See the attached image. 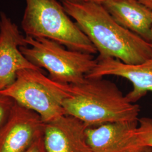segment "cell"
Wrapping results in <instances>:
<instances>
[{
    "label": "cell",
    "instance_id": "cell-16",
    "mask_svg": "<svg viewBox=\"0 0 152 152\" xmlns=\"http://www.w3.org/2000/svg\"><path fill=\"white\" fill-rule=\"evenodd\" d=\"M62 2L64 1H68V2H75V3H80V2H82L87 0H60Z\"/></svg>",
    "mask_w": 152,
    "mask_h": 152
},
{
    "label": "cell",
    "instance_id": "cell-8",
    "mask_svg": "<svg viewBox=\"0 0 152 152\" xmlns=\"http://www.w3.org/2000/svg\"><path fill=\"white\" fill-rule=\"evenodd\" d=\"M88 127L69 115H63L44 124L43 140L47 152H94L87 143Z\"/></svg>",
    "mask_w": 152,
    "mask_h": 152
},
{
    "label": "cell",
    "instance_id": "cell-11",
    "mask_svg": "<svg viewBox=\"0 0 152 152\" xmlns=\"http://www.w3.org/2000/svg\"><path fill=\"white\" fill-rule=\"evenodd\" d=\"M104 8L122 27L149 43L152 11L137 0H106Z\"/></svg>",
    "mask_w": 152,
    "mask_h": 152
},
{
    "label": "cell",
    "instance_id": "cell-18",
    "mask_svg": "<svg viewBox=\"0 0 152 152\" xmlns=\"http://www.w3.org/2000/svg\"><path fill=\"white\" fill-rule=\"evenodd\" d=\"M149 43L151 44V46L152 48V29H151V40H150Z\"/></svg>",
    "mask_w": 152,
    "mask_h": 152
},
{
    "label": "cell",
    "instance_id": "cell-2",
    "mask_svg": "<svg viewBox=\"0 0 152 152\" xmlns=\"http://www.w3.org/2000/svg\"><path fill=\"white\" fill-rule=\"evenodd\" d=\"M63 107L66 115L88 127L113 122L139 121V105L130 102L117 85L103 78H88L71 85Z\"/></svg>",
    "mask_w": 152,
    "mask_h": 152
},
{
    "label": "cell",
    "instance_id": "cell-4",
    "mask_svg": "<svg viewBox=\"0 0 152 152\" xmlns=\"http://www.w3.org/2000/svg\"><path fill=\"white\" fill-rule=\"evenodd\" d=\"M27 46H20L22 54L33 65L44 68L53 81L65 85L83 81L98 63L94 55L66 49L54 41L26 36Z\"/></svg>",
    "mask_w": 152,
    "mask_h": 152
},
{
    "label": "cell",
    "instance_id": "cell-5",
    "mask_svg": "<svg viewBox=\"0 0 152 152\" xmlns=\"http://www.w3.org/2000/svg\"><path fill=\"white\" fill-rule=\"evenodd\" d=\"M70 85L54 81L42 69L19 71L16 79L0 93L40 116L44 123L65 115L63 104L71 94Z\"/></svg>",
    "mask_w": 152,
    "mask_h": 152
},
{
    "label": "cell",
    "instance_id": "cell-7",
    "mask_svg": "<svg viewBox=\"0 0 152 152\" xmlns=\"http://www.w3.org/2000/svg\"><path fill=\"white\" fill-rule=\"evenodd\" d=\"M44 122L36 112L15 103L0 130V152H24L43 134Z\"/></svg>",
    "mask_w": 152,
    "mask_h": 152
},
{
    "label": "cell",
    "instance_id": "cell-15",
    "mask_svg": "<svg viewBox=\"0 0 152 152\" xmlns=\"http://www.w3.org/2000/svg\"><path fill=\"white\" fill-rule=\"evenodd\" d=\"M152 11V0H137Z\"/></svg>",
    "mask_w": 152,
    "mask_h": 152
},
{
    "label": "cell",
    "instance_id": "cell-6",
    "mask_svg": "<svg viewBox=\"0 0 152 152\" xmlns=\"http://www.w3.org/2000/svg\"><path fill=\"white\" fill-rule=\"evenodd\" d=\"M19 28L5 12L0 13V91L9 87L19 71L41 69L33 65L20 51L27 46Z\"/></svg>",
    "mask_w": 152,
    "mask_h": 152
},
{
    "label": "cell",
    "instance_id": "cell-3",
    "mask_svg": "<svg viewBox=\"0 0 152 152\" xmlns=\"http://www.w3.org/2000/svg\"><path fill=\"white\" fill-rule=\"evenodd\" d=\"M21 26L26 36L54 41L71 50L94 55L97 50L58 0H25Z\"/></svg>",
    "mask_w": 152,
    "mask_h": 152
},
{
    "label": "cell",
    "instance_id": "cell-19",
    "mask_svg": "<svg viewBox=\"0 0 152 152\" xmlns=\"http://www.w3.org/2000/svg\"><path fill=\"white\" fill-rule=\"evenodd\" d=\"M149 152H152V149H151V151H149Z\"/></svg>",
    "mask_w": 152,
    "mask_h": 152
},
{
    "label": "cell",
    "instance_id": "cell-12",
    "mask_svg": "<svg viewBox=\"0 0 152 152\" xmlns=\"http://www.w3.org/2000/svg\"><path fill=\"white\" fill-rule=\"evenodd\" d=\"M138 123L135 130L137 147L142 151L152 149V118L143 117Z\"/></svg>",
    "mask_w": 152,
    "mask_h": 152
},
{
    "label": "cell",
    "instance_id": "cell-14",
    "mask_svg": "<svg viewBox=\"0 0 152 152\" xmlns=\"http://www.w3.org/2000/svg\"><path fill=\"white\" fill-rule=\"evenodd\" d=\"M24 152H47L44 145L42 135L34 141Z\"/></svg>",
    "mask_w": 152,
    "mask_h": 152
},
{
    "label": "cell",
    "instance_id": "cell-10",
    "mask_svg": "<svg viewBox=\"0 0 152 152\" xmlns=\"http://www.w3.org/2000/svg\"><path fill=\"white\" fill-rule=\"evenodd\" d=\"M138 122H113L87 127V143L94 152H148L137 147L135 130Z\"/></svg>",
    "mask_w": 152,
    "mask_h": 152
},
{
    "label": "cell",
    "instance_id": "cell-1",
    "mask_svg": "<svg viewBox=\"0 0 152 152\" xmlns=\"http://www.w3.org/2000/svg\"><path fill=\"white\" fill-rule=\"evenodd\" d=\"M66 13L93 44L99 58H110L127 64L152 58L151 44L122 27L102 4L91 1L62 2Z\"/></svg>",
    "mask_w": 152,
    "mask_h": 152
},
{
    "label": "cell",
    "instance_id": "cell-13",
    "mask_svg": "<svg viewBox=\"0 0 152 152\" xmlns=\"http://www.w3.org/2000/svg\"><path fill=\"white\" fill-rule=\"evenodd\" d=\"M15 103L11 98L0 93V130L9 118Z\"/></svg>",
    "mask_w": 152,
    "mask_h": 152
},
{
    "label": "cell",
    "instance_id": "cell-17",
    "mask_svg": "<svg viewBox=\"0 0 152 152\" xmlns=\"http://www.w3.org/2000/svg\"><path fill=\"white\" fill-rule=\"evenodd\" d=\"M87 1H93V2H95L102 4V2H103L104 1H105L106 0H87Z\"/></svg>",
    "mask_w": 152,
    "mask_h": 152
},
{
    "label": "cell",
    "instance_id": "cell-9",
    "mask_svg": "<svg viewBox=\"0 0 152 152\" xmlns=\"http://www.w3.org/2000/svg\"><path fill=\"white\" fill-rule=\"evenodd\" d=\"M96 66L86 77L103 78L114 76L132 83L133 88L126 96L135 103L148 92H152V58L137 64H127L110 58H99Z\"/></svg>",
    "mask_w": 152,
    "mask_h": 152
}]
</instances>
